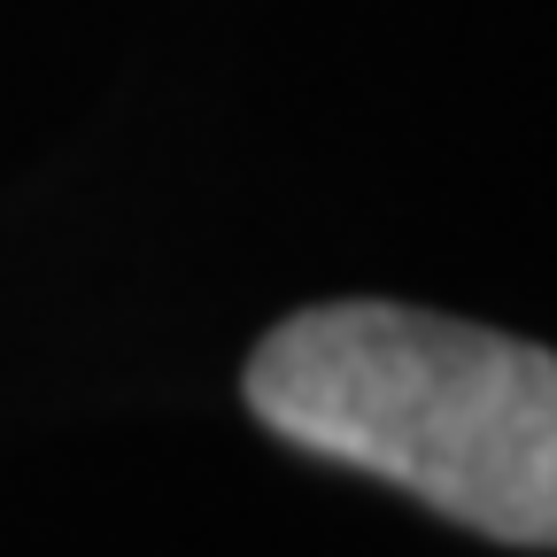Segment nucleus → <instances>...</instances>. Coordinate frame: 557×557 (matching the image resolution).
Wrapping results in <instances>:
<instances>
[{"label": "nucleus", "instance_id": "f257e3e1", "mask_svg": "<svg viewBox=\"0 0 557 557\" xmlns=\"http://www.w3.org/2000/svg\"><path fill=\"white\" fill-rule=\"evenodd\" d=\"M248 410L487 542L557 549V357L534 341L403 302H325L256 341Z\"/></svg>", "mask_w": 557, "mask_h": 557}]
</instances>
